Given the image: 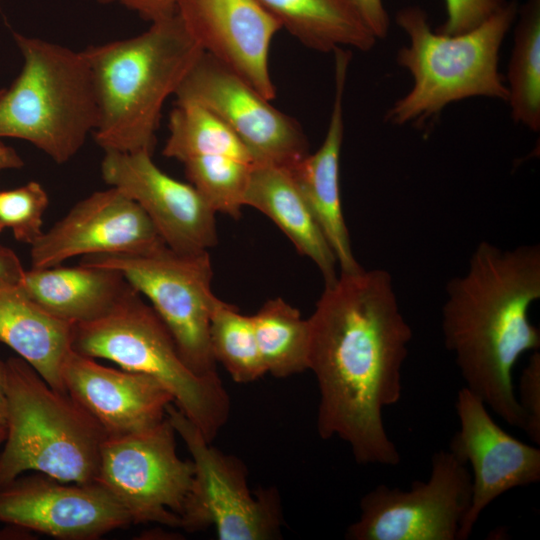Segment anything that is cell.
<instances>
[{"instance_id":"obj_1","label":"cell","mask_w":540,"mask_h":540,"mask_svg":"<svg viewBox=\"0 0 540 540\" xmlns=\"http://www.w3.org/2000/svg\"><path fill=\"white\" fill-rule=\"evenodd\" d=\"M308 321L319 436L347 443L359 464L398 465L383 410L401 399L412 330L392 276L384 269L340 272L325 285Z\"/></svg>"},{"instance_id":"obj_26","label":"cell","mask_w":540,"mask_h":540,"mask_svg":"<svg viewBox=\"0 0 540 540\" xmlns=\"http://www.w3.org/2000/svg\"><path fill=\"white\" fill-rule=\"evenodd\" d=\"M169 136L163 155L184 162L190 158L223 155L248 163L253 158L221 119L202 105L176 102L169 116Z\"/></svg>"},{"instance_id":"obj_16","label":"cell","mask_w":540,"mask_h":540,"mask_svg":"<svg viewBox=\"0 0 540 540\" xmlns=\"http://www.w3.org/2000/svg\"><path fill=\"white\" fill-rule=\"evenodd\" d=\"M455 408L460 428L449 450L472 469L471 505L458 536V540H465L496 498L516 487L539 482L540 449L504 431L486 405L466 387L459 390Z\"/></svg>"},{"instance_id":"obj_5","label":"cell","mask_w":540,"mask_h":540,"mask_svg":"<svg viewBox=\"0 0 540 540\" xmlns=\"http://www.w3.org/2000/svg\"><path fill=\"white\" fill-rule=\"evenodd\" d=\"M6 391L0 488L27 471L62 482H95L107 435L93 417L19 356L6 360Z\"/></svg>"},{"instance_id":"obj_19","label":"cell","mask_w":540,"mask_h":540,"mask_svg":"<svg viewBox=\"0 0 540 540\" xmlns=\"http://www.w3.org/2000/svg\"><path fill=\"white\" fill-rule=\"evenodd\" d=\"M335 93L321 146L287 168L337 259L340 272L361 269L344 219L339 185V162L344 136L343 98L351 53L334 51Z\"/></svg>"},{"instance_id":"obj_23","label":"cell","mask_w":540,"mask_h":540,"mask_svg":"<svg viewBox=\"0 0 540 540\" xmlns=\"http://www.w3.org/2000/svg\"><path fill=\"white\" fill-rule=\"evenodd\" d=\"M304 46L369 51L377 38L348 0H254Z\"/></svg>"},{"instance_id":"obj_13","label":"cell","mask_w":540,"mask_h":540,"mask_svg":"<svg viewBox=\"0 0 540 540\" xmlns=\"http://www.w3.org/2000/svg\"><path fill=\"white\" fill-rule=\"evenodd\" d=\"M101 175L138 203L173 251L200 253L217 244L216 212L192 184L163 172L152 153L104 151Z\"/></svg>"},{"instance_id":"obj_17","label":"cell","mask_w":540,"mask_h":540,"mask_svg":"<svg viewBox=\"0 0 540 540\" xmlns=\"http://www.w3.org/2000/svg\"><path fill=\"white\" fill-rule=\"evenodd\" d=\"M176 14L204 52L275 98L269 52L281 26L254 0H179Z\"/></svg>"},{"instance_id":"obj_14","label":"cell","mask_w":540,"mask_h":540,"mask_svg":"<svg viewBox=\"0 0 540 540\" xmlns=\"http://www.w3.org/2000/svg\"><path fill=\"white\" fill-rule=\"evenodd\" d=\"M0 522L61 540H94L132 524L97 482H62L41 473L0 488Z\"/></svg>"},{"instance_id":"obj_21","label":"cell","mask_w":540,"mask_h":540,"mask_svg":"<svg viewBox=\"0 0 540 540\" xmlns=\"http://www.w3.org/2000/svg\"><path fill=\"white\" fill-rule=\"evenodd\" d=\"M74 325L46 312L18 283L0 281V343L61 392H65L62 368L72 350Z\"/></svg>"},{"instance_id":"obj_33","label":"cell","mask_w":540,"mask_h":540,"mask_svg":"<svg viewBox=\"0 0 540 540\" xmlns=\"http://www.w3.org/2000/svg\"><path fill=\"white\" fill-rule=\"evenodd\" d=\"M377 39L387 36L390 20L383 0H348Z\"/></svg>"},{"instance_id":"obj_15","label":"cell","mask_w":540,"mask_h":540,"mask_svg":"<svg viewBox=\"0 0 540 540\" xmlns=\"http://www.w3.org/2000/svg\"><path fill=\"white\" fill-rule=\"evenodd\" d=\"M165 245L144 210L118 188L96 191L31 245L32 267L60 265L76 256L138 254Z\"/></svg>"},{"instance_id":"obj_10","label":"cell","mask_w":540,"mask_h":540,"mask_svg":"<svg viewBox=\"0 0 540 540\" xmlns=\"http://www.w3.org/2000/svg\"><path fill=\"white\" fill-rule=\"evenodd\" d=\"M175 436L166 416L144 430L107 436L102 444L95 482L125 508L132 524L180 528L194 465L178 456Z\"/></svg>"},{"instance_id":"obj_20","label":"cell","mask_w":540,"mask_h":540,"mask_svg":"<svg viewBox=\"0 0 540 540\" xmlns=\"http://www.w3.org/2000/svg\"><path fill=\"white\" fill-rule=\"evenodd\" d=\"M18 284L46 312L72 324L103 317L134 290L119 271L81 263L32 267Z\"/></svg>"},{"instance_id":"obj_34","label":"cell","mask_w":540,"mask_h":540,"mask_svg":"<svg viewBox=\"0 0 540 540\" xmlns=\"http://www.w3.org/2000/svg\"><path fill=\"white\" fill-rule=\"evenodd\" d=\"M25 269L16 253L0 245V281L18 283Z\"/></svg>"},{"instance_id":"obj_22","label":"cell","mask_w":540,"mask_h":540,"mask_svg":"<svg viewBox=\"0 0 540 540\" xmlns=\"http://www.w3.org/2000/svg\"><path fill=\"white\" fill-rule=\"evenodd\" d=\"M245 206L270 218L300 255L316 265L325 285L337 279L335 254L287 168L253 164Z\"/></svg>"},{"instance_id":"obj_28","label":"cell","mask_w":540,"mask_h":540,"mask_svg":"<svg viewBox=\"0 0 540 540\" xmlns=\"http://www.w3.org/2000/svg\"><path fill=\"white\" fill-rule=\"evenodd\" d=\"M183 164L190 184L216 213L234 219L241 216L253 163L209 155L190 158Z\"/></svg>"},{"instance_id":"obj_25","label":"cell","mask_w":540,"mask_h":540,"mask_svg":"<svg viewBox=\"0 0 540 540\" xmlns=\"http://www.w3.org/2000/svg\"><path fill=\"white\" fill-rule=\"evenodd\" d=\"M519 20L508 66L511 117L533 132L540 129V0L518 7Z\"/></svg>"},{"instance_id":"obj_6","label":"cell","mask_w":540,"mask_h":540,"mask_svg":"<svg viewBox=\"0 0 540 540\" xmlns=\"http://www.w3.org/2000/svg\"><path fill=\"white\" fill-rule=\"evenodd\" d=\"M23 67L0 90V138L30 142L57 164L72 159L98 123V105L83 51L13 32Z\"/></svg>"},{"instance_id":"obj_12","label":"cell","mask_w":540,"mask_h":540,"mask_svg":"<svg viewBox=\"0 0 540 540\" xmlns=\"http://www.w3.org/2000/svg\"><path fill=\"white\" fill-rule=\"evenodd\" d=\"M174 95L176 102L198 103L221 119L254 164L290 168L310 153L307 137L294 118L204 51Z\"/></svg>"},{"instance_id":"obj_3","label":"cell","mask_w":540,"mask_h":540,"mask_svg":"<svg viewBox=\"0 0 540 540\" xmlns=\"http://www.w3.org/2000/svg\"><path fill=\"white\" fill-rule=\"evenodd\" d=\"M202 52L176 13L137 36L83 50L98 105L96 143L104 151L152 153L164 102Z\"/></svg>"},{"instance_id":"obj_29","label":"cell","mask_w":540,"mask_h":540,"mask_svg":"<svg viewBox=\"0 0 540 540\" xmlns=\"http://www.w3.org/2000/svg\"><path fill=\"white\" fill-rule=\"evenodd\" d=\"M49 198L36 181L0 191V224L10 228L17 241L30 246L43 234V215Z\"/></svg>"},{"instance_id":"obj_9","label":"cell","mask_w":540,"mask_h":540,"mask_svg":"<svg viewBox=\"0 0 540 540\" xmlns=\"http://www.w3.org/2000/svg\"><path fill=\"white\" fill-rule=\"evenodd\" d=\"M80 263L122 273L149 299L187 366L199 376L218 375L209 340L210 317L218 297L211 288L208 251L178 253L162 245L138 254L83 256Z\"/></svg>"},{"instance_id":"obj_24","label":"cell","mask_w":540,"mask_h":540,"mask_svg":"<svg viewBox=\"0 0 540 540\" xmlns=\"http://www.w3.org/2000/svg\"><path fill=\"white\" fill-rule=\"evenodd\" d=\"M251 318L266 373L286 378L308 370V318L280 297L266 301Z\"/></svg>"},{"instance_id":"obj_7","label":"cell","mask_w":540,"mask_h":540,"mask_svg":"<svg viewBox=\"0 0 540 540\" xmlns=\"http://www.w3.org/2000/svg\"><path fill=\"white\" fill-rule=\"evenodd\" d=\"M72 349L156 379L210 443L229 419L231 401L219 375L199 376L187 366L165 323L135 289L103 317L75 324Z\"/></svg>"},{"instance_id":"obj_39","label":"cell","mask_w":540,"mask_h":540,"mask_svg":"<svg viewBox=\"0 0 540 540\" xmlns=\"http://www.w3.org/2000/svg\"><path fill=\"white\" fill-rule=\"evenodd\" d=\"M3 229H4V228H3L2 225L0 224V232L3 231Z\"/></svg>"},{"instance_id":"obj_31","label":"cell","mask_w":540,"mask_h":540,"mask_svg":"<svg viewBox=\"0 0 540 540\" xmlns=\"http://www.w3.org/2000/svg\"><path fill=\"white\" fill-rule=\"evenodd\" d=\"M518 403L524 416L523 430L540 444V353L533 351L519 382Z\"/></svg>"},{"instance_id":"obj_11","label":"cell","mask_w":540,"mask_h":540,"mask_svg":"<svg viewBox=\"0 0 540 540\" xmlns=\"http://www.w3.org/2000/svg\"><path fill=\"white\" fill-rule=\"evenodd\" d=\"M472 498L467 464L450 450L431 458L426 481L409 490L380 484L359 502L360 515L345 532L349 540H458Z\"/></svg>"},{"instance_id":"obj_37","label":"cell","mask_w":540,"mask_h":540,"mask_svg":"<svg viewBox=\"0 0 540 540\" xmlns=\"http://www.w3.org/2000/svg\"><path fill=\"white\" fill-rule=\"evenodd\" d=\"M32 536V531L13 524H7V527L0 529V540H27L33 539Z\"/></svg>"},{"instance_id":"obj_35","label":"cell","mask_w":540,"mask_h":540,"mask_svg":"<svg viewBox=\"0 0 540 540\" xmlns=\"http://www.w3.org/2000/svg\"><path fill=\"white\" fill-rule=\"evenodd\" d=\"M23 165L22 158L13 148L0 142V171L19 169Z\"/></svg>"},{"instance_id":"obj_30","label":"cell","mask_w":540,"mask_h":540,"mask_svg":"<svg viewBox=\"0 0 540 540\" xmlns=\"http://www.w3.org/2000/svg\"><path fill=\"white\" fill-rule=\"evenodd\" d=\"M447 17L445 22L435 29L444 35H459L470 31L496 12L501 10L506 0H445Z\"/></svg>"},{"instance_id":"obj_8","label":"cell","mask_w":540,"mask_h":540,"mask_svg":"<svg viewBox=\"0 0 540 540\" xmlns=\"http://www.w3.org/2000/svg\"><path fill=\"white\" fill-rule=\"evenodd\" d=\"M167 417L192 457L194 476L180 515V528L195 533L214 528L220 540L281 538V497L275 487L250 491L247 467L206 440L173 403Z\"/></svg>"},{"instance_id":"obj_4","label":"cell","mask_w":540,"mask_h":540,"mask_svg":"<svg viewBox=\"0 0 540 540\" xmlns=\"http://www.w3.org/2000/svg\"><path fill=\"white\" fill-rule=\"evenodd\" d=\"M519 5L507 4L478 27L459 35L432 31L426 12L418 6L397 12L396 23L409 36L397 53V63L413 78L410 91L385 114L393 125L420 123L447 105L470 97L508 100L498 71L499 51Z\"/></svg>"},{"instance_id":"obj_36","label":"cell","mask_w":540,"mask_h":540,"mask_svg":"<svg viewBox=\"0 0 540 540\" xmlns=\"http://www.w3.org/2000/svg\"><path fill=\"white\" fill-rule=\"evenodd\" d=\"M8 400L6 391V360L0 358V426H6Z\"/></svg>"},{"instance_id":"obj_38","label":"cell","mask_w":540,"mask_h":540,"mask_svg":"<svg viewBox=\"0 0 540 540\" xmlns=\"http://www.w3.org/2000/svg\"><path fill=\"white\" fill-rule=\"evenodd\" d=\"M5 437H6V426H0V446L3 445Z\"/></svg>"},{"instance_id":"obj_27","label":"cell","mask_w":540,"mask_h":540,"mask_svg":"<svg viewBox=\"0 0 540 540\" xmlns=\"http://www.w3.org/2000/svg\"><path fill=\"white\" fill-rule=\"evenodd\" d=\"M210 348L237 383L248 384L266 374L251 316L217 298L210 317Z\"/></svg>"},{"instance_id":"obj_18","label":"cell","mask_w":540,"mask_h":540,"mask_svg":"<svg viewBox=\"0 0 540 540\" xmlns=\"http://www.w3.org/2000/svg\"><path fill=\"white\" fill-rule=\"evenodd\" d=\"M69 394L101 426L107 436L152 427L167 416L173 397L156 379L142 373L104 366L73 349L63 368Z\"/></svg>"},{"instance_id":"obj_32","label":"cell","mask_w":540,"mask_h":540,"mask_svg":"<svg viewBox=\"0 0 540 540\" xmlns=\"http://www.w3.org/2000/svg\"><path fill=\"white\" fill-rule=\"evenodd\" d=\"M179 0H97L100 4H119L136 12L150 23L176 13Z\"/></svg>"},{"instance_id":"obj_2","label":"cell","mask_w":540,"mask_h":540,"mask_svg":"<svg viewBox=\"0 0 540 540\" xmlns=\"http://www.w3.org/2000/svg\"><path fill=\"white\" fill-rule=\"evenodd\" d=\"M539 298V245L502 249L481 241L465 273L448 282L442 307L444 344L464 387L522 430L524 416L512 376L519 358L540 348V331L529 319Z\"/></svg>"}]
</instances>
